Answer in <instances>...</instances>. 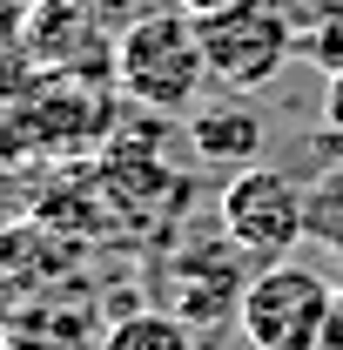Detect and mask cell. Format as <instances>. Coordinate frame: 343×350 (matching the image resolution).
Wrapping results in <instances>:
<instances>
[{"instance_id": "8992f818", "label": "cell", "mask_w": 343, "mask_h": 350, "mask_svg": "<svg viewBox=\"0 0 343 350\" xmlns=\"http://www.w3.org/2000/svg\"><path fill=\"white\" fill-rule=\"evenodd\" d=\"M189 142L202 162H229V169H249L262 162V115L243 101H222V108H195L189 115Z\"/></svg>"}, {"instance_id": "7a4b0ae2", "label": "cell", "mask_w": 343, "mask_h": 350, "mask_svg": "<svg viewBox=\"0 0 343 350\" xmlns=\"http://www.w3.org/2000/svg\"><path fill=\"white\" fill-rule=\"evenodd\" d=\"M195 34L209 54V81L229 94H249V88L276 81L283 61L297 54V21H290V0H229L195 14Z\"/></svg>"}, {"instance_id": "277c9868", "label": "cell", "mask_w": 343, "mask_h": 350, "mask_svg": "<svg viewBox=\"0 0 343 350\" xmlns=\"http://www.w3.org/2000/svg\"><path fill=\"white\" fill-rule=\"evenodd\" d=\"M222 236L243 250L249 262H283L310 236V209H303V182L269 162L236 169V182L222 189Z\"/></svg>"}, {"instance_id": "52a82bcc", "label": "cell", "mask_w": 343, "mask_h": 350, "mask_svg": "<svg viewBox=\"0 0 343 350\" xmlns=\"http://www.w3.org/2000/svg\"><path fill=\"white\" fill-rule=\"evenodd\" d=\"M101 350H202V330L182 310H128L108 323Z\"/></svg>"}, {"instance_id": "30bf717a", "label": "cell", "mask_w": 343, "mask_h": 350, "mask_svg": "<svg viewBox=\"0 0 343 350\" xmlns=\"http://www.w3.org/2000/svg\"><path fill=\"white\" fill-rule=\"evenodd\" d=\"M316 350H343V283H337V304H330V323H323V344Z\"/></svg>"}, {"instance_id": "9c48e42d", "label": "cell", "mask_w": 343, "mask_h": 350, "mask_svg": "<svg viewBox=\"0 0 343 350\" xmlns=\"http://www.w3.org/2000/svg\"><path fill=\"white\" fill-rule=\"evenodd\" d=\"M316 122H323V135H337V142H343V68L323 81V108H316Z\"/></svg>"}, {"instance_id": "6da1fadb", "label": "cell", "mask_w": 343, "mask_h": 350, "mask_svg": "<svg viewBox=\"0 0 343 350\" xmlns=\"http://www.w3.org/2000/svg\"><path fill=\"white\" fill-rule=\"evenodd\" d=\"M115 81L135 108L195 115L202 88H209V54L195 34V14H182L175 0H155L148 14H135L115 41Z\"/></svg>"}, {"instance_id": "ba28073f", "label": "cell", "mask_w": 343, "mask_h": 350, "mask_svg": "<svg viewBox=\"0 0 343 350\" xmlns=\"http://www.w3.org/2000/svg\"><path fill=\"white\" fill-rule=\"evenodd\" d=\"M303 209H310V236L343 256V155L303 182Z\"/></svg>"}, {"instance_id": "5b68a950", "label": "cell", "mask_w": 343, "mask_h": 350, "mask_svg": "<svg viewBox=\"0 0 343 350\" xmlns=\"http://www.w3.org/2000/svg\"><path fill=\"white\" fill-rule=\"evenodd\" d=\"M101 7H108V0H34V14H27V27H20V47H27L41 68L68 75V81L115 75V41H122V27H108Z\"/></svg>"}, {"instance_id": "8fae6325", "label": "cell", "mask_w": 343, "mask_h": 350, "mask_svg": "<svg viewBox=\"0 0 343 350\" xmlns=\"http://www.w3.org/2000/svg\"><path fill=\"white\" fill-rule=\"evenodd\" d=\"M182 14H209V7H229V0H175Z\"/></svg>"}, {"instance_id": "3957f363", "label": "cell", "mask_w": 343, "mask_h": 350, "mask_svg": "<svg viewBox=\"0 0 343 350\" xmlns=\"http://www.w3.org/2000/svg\"><path fill=\"white\" fill-rule=\"evenodd\" d=\"M337 304V276L323 269H303V262H256L249 283H243V304H236V330L256 350H316L323 344V323Z\"/></svg>"}]
</instances>
